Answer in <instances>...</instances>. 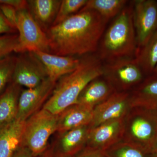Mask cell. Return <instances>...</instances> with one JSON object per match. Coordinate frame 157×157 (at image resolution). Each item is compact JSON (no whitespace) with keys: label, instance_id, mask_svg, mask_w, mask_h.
Listing matches in <instances>:
<instances>
[{"label":"cell","instance_id":"2","mask_svg":"<svg viewBox=\"0 0 157 157\" xmlns=\"http://www.w3.org/2000/svg\"><path fill=\"white\" fill-rule=\"evenodd\" d=\"M77 67L56 82L48 100L42 107L55 114L77 103L79 95L91 81L103 75V64L97 55L79 58Z\"/></svg>","mask_w":157,"mask_h":157},{"label":"cell","instance_id":"21","mask_svg":"<svg viewBox=\"0 0 157 157\" xmlns=\"http://www.w3.org/2000/svg\"><path fill=\"white\" fill-rule=\"evenodd\" d=\"M135 58L143 73H153L157 64V30L145 45L137 48Z\"/></svg>","mask_w":157,"mask_h":157},{"label":"cell","instance_id":"8","mask_svg":"<svg viewBox=\"0 0 157 157\" xmlns=\"http://www.w3.org/2000/svg\"><path fill=\"white\" fill-rule=\"evenodd\" d=\"M48 76L44 65L33 52L19 53L16 63L12 82L26 89L36 87Z\"/></svg>","mask_w":157,"mask_h":157},{"label":"cell","instance_id":"13","mask_svg":"<svg viewBox=\"0 0 157 157\" xmlns=\"http://www.w3.org/2000/svg\"><path fill=\"white\" fill-rule=\"evenodd\" d=\"M33 52L44 65L48 78L56 82L75 70L80 59L77 57L62 56L43 52Z\"/></svg>","mask_w":157,"mask_h":157},{"label":"cell","instance_id":"16","mask_svg":"<svg viewBox=\"0 0 157 157\" xmlns=\"http://www.w3.org/2000/svg\"><path fill=\"white\" fill-rule=\"evenodd\" d=\"M131 107L157 116V76L146 79L131 94Z\"/></svg>","mask_w":157,"mask_h":157},{"label":"cell","instance_id":"23","mask_svg":"<svg viewBox=\"0 0 157 157\" xmlns=\"http://www.w3.org/2000/svg\"><path fill=\"white\" fill-rule=\"evenodd\" d=\"M107 157H155L153 153L122 140L104 152Z\"/></svg>","mask_w":157,"mask_h":157},{"label":"cell","instance_id":"1","mask_svg":"<svg viewBox=\"0 0 157 157\" xmlns=\"http://www.w3.org/2000/svg\"><path fill=\"white\" fill-rule=\"evenodd\" d=\"M108 20L92 10L80 11L45 32L50 53L62 56L82 57L94 54Z\"/></svg>","mask_w":157,"mask_h":157},{"label":"cell","instance_id":"33","mask_svg":"<svg viewBox=\"0 0 157 157\" xmlns=\"http://www.w3.org/2000/svg\"><path fill=\"white\" fill-rule=\"evenodd\" d=\"M153 153L154 154L155 157H157V143L155 145L154 148L153 150Z\"/></svg>","mask_w":157,"mask_h":157},{"label":"cell","instance_id":"14","mask_svg":"<svg viewBox=\"0 0 157 157\" xmlns=\"http://www.w3.org/2000/svg\"><path fill=\"white\" fill-rule=\"evenodd\" d=\"M25 121L15 118L0 128V157H12L22 146Z\"/></svg>","mask_w":157,"mask_h":157},{"label":"cell","instance_id":"10","mask_svg":"<svg viewBox=\"0 0 157 157\" xmlns=\"http://www.w3.org/2000/svg\"><path fill=\"white\" fill-rule=\"evenodd\" d=\"M131 109V94L126 92H114L94 108L90 128L125 119Z\"/></svg>","mask_w":157,"mask_h":157},{"label":"cell","instance_id":"30","mask_svg":"<svg viewBox=\"0 0 157 157\" xmlns=\"http://www.w3.org/2000/svg\"><path fill=\"white\" fill-rule=\"evenodd\" d=\"M17 32V30L11 26L0 11V35L2 34H14Z\"/></svg>","mask_w":157,"mask_h":157},{"label":"cell","instance_id":"4","mask_svg":"<svg viewBox=\"0 0 157 157\" xmlns=\"http://www.w3.org/2000/svg\"><path fill=\"white\" fill-rule=\"evenodd\" d=\"M58 114L42 108L25 121L22 146L35 155L42 154L48 148L49 138L57 131Z\"/></svg>","mask_w":157,"mask_h":157},{"label":"cell","instance_id":"34","mask_svg":"<svg viewBox=\"0 0 157 157\" xmlns=\"http://www.w3.org/2000/svg\"><path fill=\"white\" fill-rule=\"evenodd\" d=\"M153 73L154 75L155 76H157V64L156 66L155 67Z\"/></svg>","mask_w":157,"mask_h":157},{"label":"cell","instance_id":"6","mask_svg":"<svg viewBox=\"0 0 157 157\" xmlns=\"http://www.w3.org/2000/svg\"><path fill=\"white\" fill-rule=\"evenodd\" d=\"M18 45L16 53L40 51L50 53L45 32L31 15L28 9L17 11Z\"/></svg>","mask_w":157,"mask_h":157},{"label":"cell","instance_id":"17","mask_svg":"<svg viewBox=\"0 0 157 157\" xmlns=\"http://www.w3.org/2000/svg\"><path fill=\"white\" fill-rule=\"evenodd\" d=\"M94 109L75 104L58 114L57 132L59 134L83 126L89 125L92 120Z\"/></svg>","mask_w":157,"mask_h":157},{"label":"cell","instance_id":"24","mask_svg":"<svg viewBox=\"0 0 157 157\" xmlns=\"http://www.w3.org/2000/svg\"><path fill=\"white\" fill-rule=\"evenodd\" d=\"M88 0H62L53 25L62 22L67 17L79 12Z\"/></svg>","mask_w":157,"mask_h":157},{"label":"cell","instance_id":"15","mask_svg":"<svg viewBox=\"0 0 157 157\" xmlns=\"http://www.w3.org/2000/svg\"><path fill=\"white\" fill-rule=\"evenodd\" d=\"M101 77L86 85L79 95L76 104L94 109L116 91L109 82L105 78L101 79Z\"/></svg>","mask_w":157,"mask_h":157},{"label":"cell","instance_id":"20","mask_svg":"<svg viewBox=\"0 0 157 157\" xmlns=\"http://www.w3.org/2000/svg\"><path fill=\"white\" fill-rule=\"evenodd\" d=\"M21 91V86L12 82L0 96V128L16 118Z\"/></svg>","mask_w":157,"mask_h":157},{"label":"cell","instance_id":"28","mask_svg":"<svg viewBox=\"0 0 157 157\" xmlns=\"http://www.w3.org/2000/svg\"><path fill=\"white\" fill-rule=\"evenodd\" d=\"M54 152V145H51L49 146L47 150L42 154L35 155L28 149L22 146L15 152L12 157H52Z\"/></svg>","mask_w":157,"mask_h":157},{"label":"cell","instance_id":"19","mask_svg":"<svg viewBox=\"0 0 157 157\" xmlns=\"http://www.w3.org/2000/svg\"><path fill=\"white\" fill-rule=\"evenodd\" d=\"M89 125L83 126L59 134L56 151L75 156L86 145L90 130Z\"/></svg>","mask_w":157,"mask_h":157},{"label":"cell","instance_id":"32","mask_svg":"<svg viewBox=\"0 0 157 157\" xmlns=\"http://www.w3.org/2000/svg\"><path fill=\"white\" fill-rule=\"evenodd\" d=\"M76 157L75 156L68 155L63 154L59 152L56 151L55 150L54 153L53 157Z\"/></svg>","mask_w":157,"mask_h":157},{"label":"cell","instance_id":"25","mask_svg":"<svg viewBox=\"0 0 157 157\" xmlns=\"http://www.w3.org/2000/svg\"><path fill=\"white\" fill-rule=\"evenodd\" d=\"M16 57L10 55L0 59V92L2 91L9 81H12Z\"/></svg>","mask_w":157,"mask_h":157},{"label":"cell","instance_id":"27","mask_svg":"<svg viewBox=\"0 0 157 157\" xmlns=\"http://www.w3.org/2000/svg\"><path fill=\"white\" fill-rule=\"evenodd\" d=\"M0 11L12 27L17 30V11L13 7L0 4Z\"/></svg>","mask_w":157,"mask_h":157},{"label":"cell","instance_id":"9","mask_svg":"<svg viewBox=\"0 0 157 157\" xmlns=\"http://www.w3.org/2000/svg\"><path fill=\"white\" fill-rule=\"evenodd\" d=\"M133 3L134 26L139 48L145 45L157 30V2L137 0Z\"/></svg>","mask_w":157,"mask_h":157},{"label":"cell","instance_id":"22","mask_svg":"<svg viewBox=\"0 0 157 157\" xmlns=\"http://www.w3.org/2000/svg\"><path fill=\"white\" fill-rule=\"evenodd\" d=\"M125 0H88L80 11L92 10L108 20L116 17L128 2Z\"/></svg>","mask_w":157,"mask_h":157},{"label":"cell","instance_id":"11","mask_svg":"<svg viewBox=\"0 0 157 157\" xmlns=\"http://www.w3.org/2000/svg\"><path fill=\"white\" fill-rule=\"evenodd\" d=\"M56 82L48 77L36 87L21 91L16 118L25 121L42 109L51 95Z\"/></svg>","mask_w":157,"mask_h":157},{"label":"cell","instance_id":"26","mask_svg":"<svg viewBox=\"0 0 157 157\" xmlns=\"http://www.w3.org/2000/svg\"><path fill=\"white\" fill-rule=\"evenodd\" d=\"M18 45V33L0 36V59L16 52Z\"/></svg>","mask_w":157,"mask_h":157},{"label":"cell","instance_id":"12","mask_svg":"<svg viewBox=\"0 0 157 157\" xmlns=\"http://www.w3.org/2000/svg\"><path fill=\"white\" fill-rule=\"evenodd\" d=\"M125 119L90 128L85 148L104 153L123 139Z\"/></svg>","mask_w":157,"mask_h":157},{"label":"cell","instance_id":"5","mask_svg":"<svg viewBox=\"0 0 157 157\" xmlns=\"http://www.w3.org/2000/svg\"><path fill=\"white\" fill-rule=\"evenodd\" d=\"M124 141L152 152L157 143V116L132 108L125 119Z\"/></svg>","mask_w":157,"mask_h":157},{"label":"cell","instance_id":"31","mask_svg":"<svg viewBox=\"0 0 157 157\" xmlns=\"http://www.w3.org/2000/svg\"><path fill=\"white\" fill-rule=\"evenodd\" d=\"M75 156L76 157H107L104 153L93 151L85 147Z\"/></svg>","mask_w":157,"mask_h":157},{"label":"cell","instance_id":"29","mask_svg":"<svg viewBox=\"0 0 157 157\" xmlns=\"http://www.w3.org/2000/svg\"><path fill=\"white\" fill-rule=\"evenodd\" d=\"M0 4L9 5L17 11L28 9L27 1L25 0H0Z\"/></svg>","mask_w":157,"mask_h":157},{"label":"cell","instance_id":"7","mask_svg":"<svg viewBox=\"0 0 157 157\" xmlns=\"http://www.w3.org/2000/svg\"><path fill=\"white\" fill-rule=\"evenodd\" d=\"M143 72L135 57L116 60L103 64V75L116 91L125 90L140 83Z\"/></svg>","mask_w":157,"mask_h":157},{"label":"cell","instance_id":"18","mask_svg":"<svg viewBox=\"0 0 157 157\" xmlns=\"http://www.w3.org/2000/svg\"><path fill=\"white\" fill-rule=\"evenodd\" d=\"M62 0L27 1L30 13L44 32L53 25Z\"/></svg>","mask_w":157,"mask_h":157},{"label":"cell","instance_id":"3","mask_svg":"<svg viewBox=\"0 0 157 157\" xmlns=\"http://www.w3.org/2000/svg\"><path fill=\"white\" fill-rule=\"evenodd\" d=\"M137 48L132 5L126 6L104 31L97 56L101 61L109 63L135 57Z\"/></svg>","mask_w":157,"mask_h":157}]
</instances>
